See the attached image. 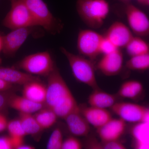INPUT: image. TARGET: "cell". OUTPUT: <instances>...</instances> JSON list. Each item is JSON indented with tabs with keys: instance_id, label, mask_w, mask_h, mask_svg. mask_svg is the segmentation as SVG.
<instances>
[{
	"instance_id": "obj_1",
	"label": "cell",
	"mask_w": 149,
	"mask_h": 149,
	"mask_svg": "<svg viewBox=\"0 0 149 149\" xmlns=\"http://www.w3.org/2000/svg\"><path fill=\"white\" fill-rule=\"evenodd\" d=\"M47 77L45 104L58 118L64 119L79 106L57 68Z\"/></svg>"
},
{
	"instance_id": "obj_2",
	"label": "cell",
	"mask_w": 149,
	"mask_h": 149,
	"mask_svg": "<svg viewBox=\"0 0 149 149\" xmlns=\"http://www.w3.org/2000/svg\"><path fill=\"white\" fill-rule=\"evenodd\" d=\"M76 8L83 22L94 29L102 27L110 11L106 0H77Z\"/></svg>"
},
{
	"instance_id": "obj_3",
	"label": "cell",
	"mask_w": 149,
	"mask_h": 149,
	"mask_svg": "<svg viewBox=\"0 0 149 149\" xmlns=\"http://www.w3.org/2000/svg\"><path fill=\"white\" fill-rule=\"evenodd\" d=\"M60 50L67 59L72 74L77 81L94 89L98 88L93 61L70 52L63 47Z\"/></svg>"
},
{
	"instance_id": "obj_4",
	"label": "cell",
	"mask_w": 149,
	"mask_h": 149,
	"mask_svg": "<svg viewBox=\"0 0 149 149\" xmlns=\"http://www.w3.org/2000/svg\"><path fill=\"white\" fill-rule=\"evenodd\" d=\"M13 67L35 76L48 77L56 66L50 53L45 51L26 56Z\"/></svg>"
},
{
	"instance_id": "obj_5",
	"label": "cell",
	"mask_w": 149,
	"mask_h": 149,
	"mask_svg": "<svg viewBox=\"0 0 149 149\" xmlns=\"http://www.w3.org/2000/svg\"><path fill=\"white\" fill-rule=\"evenodd\" d=\"M38 26L49 33L56 35L59 33L62 26L54 16L43 0H23Z\"/></svg>"
},
{
	"instance_id": "obj_6",
	"label": "cell",
	"mask_w": 149,
	"mask_h": 149,
	"mask_svg": "<svg viewBox=\"0 0 149 149\" xmlns=\"http://www.w3.org/2000/svg\"><path fill=\"white\" fill-rule=\"evenodd\" d=\"M10 1V9L3 19V26L11 30L38 26L23 0Z\"/></svg>"
},
{
	"instance_id": "obj_7",
	"label": "cell",
	"mask_w": 149,
	"mask_h": 149,
	"mask_svg": "<svg viewBox=\"0 0 149 149\" xmlns=\"http://www.w3.org/2000/svg\"><path fill=\"white\" fill-rule=\"evenodd\" d=\"M104 36L91 29H82L78 33L77 47L81 55L93 61L100 53V45Z\"/></svg>"
},
{
	"instance_id": "obj_8",
	"label": "cell",
	"mask_w": 149,
	"mask_h": 149,
	"mask_svg": "<svg viewBox=\"0 0 149 149\" xmlns=\"http://www.w3.org/2000/svg\"><path fill=\"white\" fill-rule=\"evenodd\" d=\"M34 27H25L13 29L3 36L2 53L7 56H13L28 37L34 32Z\"/></svg>"
},
{
	"instance_id": "obj_9",
	"label": "cell",
	"mask_w": 149,
	"mask_h": 149,
	"mask_svg": "<svg viewBox=\"0 0 149 149\" xmlns=\"http://www.w3.org/2000/svg\"><path fill=\"white\" fill-rule=\"evenodd\" d=\"M125 14L130 29L135 34L145 36L149 34V19L144 12L130 2L126 3Z\"/></svg>"
},
{
	"instance_id": "obj_10",
	"label": "cell",
	"mask_w": 149,
	"mask_h": 149,
	"mask_svg": "<svg viewBox=\"0 0 149 149\" xmlns=\"http://www.w3.org/2000/svg\"><path fill=\"white\" fill-rule=\"evenodd\" d=\"M113 112L125 122H142L148 108L137 104L128 102L115 103L111 107Z\"/></svg>"
},
{
	"instance_id": "obj_11",
	"label": "cell",
	"mask_w": 149,
	"mask_h": 149,
	"mask_svg": "<svg viewBox=\"0 0 149 149\" xmlns=\"http://www.w3.org/2000/svg\"><path fill=\"white\" fill-rule=\"evenodd\" d=\"M123 62V55L118 49L111 53L104 55L97 67L105 75L113 76L120 72Z\"/></svg>"
},
{
	"instance_id": "obj_12",
	"label": "cell",
	"mask_w": 149,
	"mask_h": 149,
	"mask_svg": "<svg viewBox=\"0 0 149 149\" xmlns=\"http://www.w3.org/2000/svg\"><path fill=\"white\" fill-rule=\"evenodd\" d=\"M105 37L120 49L125 48L133 36L130 29L124 23L116 22L108 29Z\"/></svg>"
},
{
	"instance_id": "obj_13",
	"label": "cell",
	"mask_w": 149,
	"mask_h": 149,
	"mask_svg": "<svg viewBox=\"0 0 149 149\" xmlns=\"http://www.w3.org/2000/svg\"><path fill=\"white\" fill-rule=\"evenodd\" d=\"M125 122L121 118H111L106 124L97 129V132L102 142L116 141L125 131Z\"/></svg>"
},
{
	"instance_id": "obj_14",
	"label": "cell",
	"mask_w": 149,
	"mask_h": 149,
	"mask_svg": "<svg viewBox=\"0 0 149 149\" xmlns=\"http://www.w3.org/2000/svg\"><path fill=\"white\" fill-rule=\"evenodd\" d=\"M68 130L73 135L85 136L90 132V124L83 116L78 107L65 118Z\"/></svg>"
},
{
	"instance_id": "obj_15",
	"label": "cell",
	"mask_w": 149,
	"mask_h": 149,
	"mask_svg": "<svg viewBox=\"0 0 149 149\" xmlns=\"http://www.w3.org/2000/svg\"><path fill=\"white\" fill-rule=\"evenodd\" d=\"M0 78L13 85L23 86L32 81H40L38 76L22 72L13 67H0Z\"/></svg>"
},
{
	"instance_id": "obj_16",
	"label": "cell",
	"mask_w": 149,
	"mask_h": 149,
	"mask_svg": "<svg viewBox=\"0 0 149 149\" xmlns=\"http://www.w3.org/2000/svg\"><path fill=\"white\" fill-rule=\"evenodd\" d=\"M80 111L89 124L98 128L112 118L111 114L104 109L90 107L80 108Z\"/></svg>"
},
{
	"instance_id": "obj_17",
	"label": "cell",
	"mask_w": 149,
	"mask_h": 149,
	"mask_svg": "<svg viewBox=\"0 0 149 149\" xmlns=\"http://www.w3.org/2000/svg\"><path fill=\"white\" fill-rule=\"evenodd\" d=\"M8 107L19 113H31L37 112L44 107V104L38 103L24 97L13 94L8 102Z\"/></svg>"
},
{
	"instance_id": "obj_18",
	"label": "cell",
	"mask_w": 149,
	"mask_h": 149,
	"mask_svg": "<svg viewBox=\"0 0 149 149\" xmlns=\"http://www.w3.org/2000/svg\"><path fill=\"white\" fill-rule=\"evenodd\" d=\"M22 95L32 101L45 104L47 87L40 81H32L23 85Z\"/></svg>"
},
{
	"instance_id": "obj_19",
	"label": "cell",
	"mask_w": 149,
	"mask_h": 149,
	"mask_svg": "<svg viewBox=\"0 0 149 149\" xmlns=\"http://www.w3.org/2000/svg\"><path fill=\"white\" fill-rule=\"evenodd\" d=\"M116 97L101 91L99 88L94 89L88 98V103L91 107L99 108H111L116 103Z\"/></svg>"
},
{
	"instance_id": "obj_20",
	"label": "cell",
	"mask_w": 149,
	"mask_h": 149,
	"mask_svg": "<svg viewBox=\"0 0 149 149\" xmlns=\"http://www.w3.org/2000/svg\"><path fill=\"white\" fill-rule=\"evenodd\" d=\"M131 134L135 141V148L149 149V123L141 122L134 125Z\"/></svg>"
},
{
	"instance_id": "obj_21",
	"label": "cell",
	"mask_w": 149,
	"mask_h": 149,
	"mask_svg": "<svg viewBox=\"0 0 149 149\" xmlns=\"http://www.w3.org/2000/svg\"><path fill=\"white\" fill-rule=\"evenodd\" d=\"M19 118L22 128L26 135L35 136L43 130L34 115L31 113H19Z\"/></svg>"
},
{
	"instance_id": "obj_22",
	"label": "cell",
	"mask_w": 149,
	"mask_h": 149,
	"mask_svg": "<svg viewBox=\"0 0 149 149\" xmlns=\"http://www.w3.org/2000/svg\"><path fill=\"white\" fill-rule=\"evenodd\" d=\"M143 91V85L140 82L130 80L122 84L118 93L121 97L133 100L139 97Z\"/></svg>"
},
{
	"instance_id": "obj_23",
	"label": "cell",
	"mask_w": 149,
	"mask_h": 149,
	"mask_svg": "<svg viewBox=\"0 0 149 149\" xmlns=\"http://www.w3.org/2000/svg\"><path fill=\"white\" fill-rule=\"evenodd\" d=\"M34 115L43 130L50 128L54 125L58 118L52 110L47 107L43 108Z\"/></svg>"
},
{
	"instance_id": "obj_24",
	"label": "cell",
	"mask_w": 149,
	"mask_h": 149,
	"mask_svg": "<svg viewBox=\"0 0 149 149\" xmlns=\"http://www.w3.org/2000/svg\"><path fill=\"white\" fill-rule=\"evenodd\" d=\"M128 54L135 56L149 52V46L140 37H133L125 47Z\"/></svg>"
},
{
	"instance_id": "obj_25",
	"label": "cell",
	"mask_w": 149,
	"mask_h": 149,
	"mask_svg": "<svg viewBox=\"0 0 149 149\" xmlns=\"http://www.w3.org/2000/svg\"><path fill=\"white\" fill-rule=\"evenodd\" d=\"M126 66L130 70H144L149 68V52L141 55L131 57L127 61Z\"/></svg>"
},
{
	"instance_id": "obj_26",
	"label": "cell",
	"mask_w": 149,
	"mask_h": 149,
	"mask_svg": "<svg viewBox=\"0 0 149 149\" xmlns=\"http://www.w3.org/2000/svg\"><path fill=\"white\" fill-rule=\"evenodd\" d=\"M10 136L16 139H23L26 136L19 119H15L8 122L7 128Z\"/></svg>"
},
{
	"instance_id": "obj_27",
	"label": "cell",
	"mask_w": 149,
	"mask_h": 149,
	"mask_svg": "<svg viewBox=\"0 0 149 149\" xmlns=\"http://www.w3.org/2000/svg\"><path fill=\"white\" fill-rule=\"evenodd\" d=\"M63 134L60 128H55L51 134L47 144L48 149H62L63 143Z\"/></svg>"
},
{
	"instance_id": "obj_28",
	"label": "cell",
	"mask_w": 149,
	"mask_h": 149,
	"mask_svg": "<svg viewBox=\"0 0 149 149\" xmlns=\"http://www.w3.org/2000/svg\"><path fill=\"white\" fill-rule=\"evenodd\" d=\"M111 41L109 40L105 36L103 37L100 45V53L104 55L111 53L115 51L118 49Z\"/></svg>"
},
{
	"instance_id": "obj_29",
	"label": "cell",
	"mask_w": 149,
	"mask_h": 149,
	"mask_svg": "<svg viewBox=\"0 0 149 149\" xmlns=\"http://www.w3.org/2000/svg\"><path fill=\"white\" fill-rule=\"evenodd\" d=\"M82 145L79 140L73 137H70L63 141L62 149H80Z\"/></svg>"
},
{
	"instance_id": "obj_30",
	"label": "cell",
	"mask_w": 149,
	"mask_h": 149,
	"mask_svg": "<svg viewBox=\"0 0 149 149\" xmlns=\"http://www.w3.org/2000/svg\"><path fill=\"white\" fill-rule=\"evenodd\" d=\"M13 94L11 91L0 92V112L8 107V102L11 96Z\"/></svg>"
},
{
	"instance_id": "obj_31",
	"label": "cell",
	"mask_w": 149,
	"mask_h": 149,
	"mask_svg": "<svg viewBox=\"0 0 149 149\" xmlns=\"http://www.w3.org/2000/svg\"><path fill=\"white\" fill-rule=\"evenodd\" d=\"M125 146L118 141L102 142L101 149H125Z\"/></svg>"
},
{
	"instance_id": "obj_32",
	"label": "cell",
	"mask_w": 149,
	"mask_h": 149,
	"mask_svg": "<svg viewBox=\"0 0 149 149\" xmlns=\"http://www.w3.org/2000/svg\"><path fill=\"white\" fill-rule=\"evenodd\" d=\"M14 149L12 139L10 136L0 137V149Z\"/></svg>"
},
{
	"instance_id": "obj_33",
	"label": "cell",
	"mask_w": 149,
	"mask_h": 149,
	"mask_svg": "<svg viewBox=\"0 0 149 149\" xmlns=\"http://www.w3.org/2000/svg\"><path fill=\"white\" fill-rule=\"evenodd\" d=\"M13 85L0 78V92H5L11 91Z\"/></svg>"
},
{
	"instance_id": "obj_34",
	"label": "cell",
	"mask_w": 149,
	"mask_h": 149,
	"mask_svg": "<svg viewBox=\"0 0 149 149\" xmlns=\"http://www.w3.org/2000/svg\"><path fill=\"white\" fill-rule=\"evenodd\" d=\"M8 122L6 116L2 112H0V133L3 132L7 128Z\"/></svg>"
},
{
	"instance_id": "obj_35",
	"label": "cell",
	"mask_w": 149,
	"mask_h": 149,
	"mask_svg": "<svg viewBox=\"0 0 149 149\" xmlns=\"http://www.w3.org/2000/svg\"><path fill=\"white\" fill-rule=\"evenodd\" d=\"M35 149L34 147L30 145H27V144H24L23 143L21 144L20 146L17 148V149Z\"/></svg>"
},
{
	"instance_id": "obj_36",
	"label": "cell",
	"mask_w": 149,
	"mask_h": 149,
	"mask_svg": "<svg viewBox=\"0 0 149 149\" xmlns=\"http://www.w3.org/2000/svg\"><path fill=\"white\" fill-rule=\"evenodd\" d=\"M142 122L148 123H149V109L148 108L143 117Z\"/></svg>"
},
{
	"instance_id": "obj_37",
	"label": "cell",
	"mask_w": 149,
	"mask_h": 149,
	"mask_svg": "<svg viewBox=\"0 0 149 149\" xmlns=\"http://www.w3.org/2000/svg\"><path fill=\"white\" fill-rule=\"evenodd\" d=\"M3 49V36L0 34V65L1 64L2 60L1 56V53L2 52Z\"/></svg>"
},
{
	"instance_id": "obj_38",
	"label": "cell",
	"mask_w": 149,
	"mask_h": 149,
	"mask_svg": "<svg viewBox=\"0 0 149 149\" xmlns=\"http://www.w3.org/2000/svg\"><path fill=\"white\" fill-rule=\"evenodd\" d=\"M136 1L141 4L146 5L147 0H136Z\"/></svg>"
},
{
	"instance_id": "obj_39",
	"label": "cell",
	"mask_w": 149,
	"mask_h": 149,
	"mask_svg": "<svg viewBox=\"0 0 149 149\" xmlns=\"http://www.w3.org/2000/svg\"><path fill=\"white\" fill-rule=\"evenodd\" d=\"M119 1L125 3V4L127 3L130 2V1L131 0H119Z\"/></svg>"
},
{
	"instance_id": "obj_40",
	"label": "cell",
	"mask_w": 149,
	"mask_h": 149,
	"mask_svg": "<svg viewBox=\"0 0 149 149\" xmlns=\"http://www.w3.org/2000/svg\"><path fill=\"white\" fill-rule=\"evenodd\" d=\"M146 5L149 6V0H147Z\"/></svg>"
}]
</instances>
